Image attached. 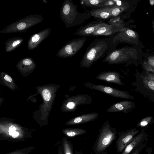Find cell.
Segmentation results:
<instances>
[{
	"label": "cell",
	"instance_id": "27",
	"mask_svg": "<svg viewBox=\"0 0 154 154\" xmlns=\"http://www.w3.org/2000/svg\"><path fill=\"white\" fill-rule=\"evenodd\" d=\"M153 121L152 116L146 117L141 120L137 124V126L140 127H145L151 124Z\"/></svg>",
	"mask_w": 154,
	"mask_h": 154
},
{
	"label": "cell",
	"instance_id": "7",
	"mask_svg": "<svg viewBox=\"0 0 154 154\" xmlns=\"http://www.w3.org/2000/svg\"><path fill=\"white\" fill-rule=\"evenodd\" d=\"M88 88L97 90L108 94L115 98H120L126 99H133L134 97L129 94V92L102 85H94L91 82L84 84Z\"/></svg>",
	"mask_w": 154,
	"mask_h": 154
},
{
	"label": "cell",
	"instance_id": "17",
	"mask_svg": "<svg viewBox=\"0 0 154 154\" xmlns=\"http://www.w3.org/2000/svg\"><path fill=\"white\" fill-rule=\"evenodd\" d=\"M99 114L97 112H92L82 114L76 116L67 122V125H75L92 122L96 119L98 117Z\"/></svg>",
	"mask_w": 154,
	"mask_h": 154
},
{
	"label": "cell",
	"instance_id": "38",
	"mask_svg": "<svg viewBox=\"0 0 154 154\" xmlns=\"http://www.w3.org/2000/svg\"><path fill=\"white\" fill-rule=\"evenodd\" d=\"M146 151L147 152L148 154H152V149L151 148H148L146 150Z\"/></svg>",
	"mask_w": 154,
	"mask_h": 154
},
{
	"label": "cell",
	"instance_id": "18",
	"mask_svg": "<svg viewBox=\"0 0 154 154\" xmlns=\"http://www.w3.org/2000/svg\"><path fill=\"white\" fill-rule=\"evenodd\" d=\"M110 9L111 8H100L91 10L88 12L97 20L103 21L112 17Z\"/></svg>",
	"mask_w": 154,
	"mask_h": 154
},
{
	"label": "cell",
	"instance_id": "31",
	"mask_svg": "<svg viewBox=\"0 0 154 154\" xmlns=\"http://www.w3.org/2000/svg\"><path fill=\"white\" fill-rule=\"evenodd\" d=\"M42 94L45 100L48 101L50 100L51 98V94L48 90L47 89H44L42 91Z\"/></svg>",
	"mask_w": 154,
	"mask_h": 154
},
{
	"label": "cell",
	"instance_id": "37",
	"mask_svg": "<svg viewBox=\"0 0 154 154\" xmlns=\"http://www.w3.org/2000/svg\"><path fill=\"white\" fill-rule=\"evenodd\" d=\"M4 79L8 82H11L12 81V79L8 75H5L4 77Z\"/></svg>",
	"mask_w": 154,
	"mask_h": 154
},
{
	"label": "cell",
	"instance_id": "23",
	"mask_svg": "<svg viewBox=\"0 0 154 154\" xmlns=\"http://www.w3.org/2000/svg\"><path fill=\"white\" fill-rule=\"evenodd\" d=\"M62 147L64 154H74L72 143L65 136L63 137L62 140Z\"/></svg>",
	"mask_w": 154,
	"mask_h": 154
},
{
	"label": "cell",
	"instance_id": "20",
	"mask_svg": "<svg viewBox=\"0 0 154 154\" xmlns=\"http://www.w3.org/2000/svg\"><path fill=\"white\" fill-rule=\"evenodd\" d=\"M129 7L128 2L120 1L118 4L111 8L110 12L112 17L120 16L122 13L127 10Z\"/></svg>",
	"mask_w": 154,
	"mask_h": 154
},
{
	"label": "cell",
	"instance_id": "33",
	"mask_svg": "<svg viewBox=\"0 0 154 154\" xmlns=\"http://www.w3.org/2000/svg\"><path fill=\"white\" fill-rule=\"evenodd\" d=\"M146 61L149 65L154 68V56L148 57L147 60Z\"/></svg>",
	"mask_w": 154,
	"mask_h": 154
},
{
	"label": "cell",
	"instance_id": "29",
	"mask_svg": "<svg viewBox=\"0 0 154 154\" xmlns=\"http://www.w3.org/2000/svg\"><path fill=\"white\" fill-rule=\"evenodd\" d=\"M143 84L147 88L150 90L154 92V82L146 75H145L143 77Z\"/></svg>",
	"mask_w": 154,
	"mask_h": 154
},
{
	"label": "cell",
	"instance_id": "30",
	"mask_svg": "<svg viewBox=\"0 0 154 154\" xmlns=\"http://www.w3.org/2000/svg\"><path fill=\"white\" fill-rule=\"evenodd\" d=\"M147 144L146 143H144L137 146L130 154H140L142 150L146 146Z\"/></svg>",
	"mask_w": 154,
	"mask_h": 154
},
{
	"label": "cell",
	"instance_id": "2",
	"mask_svg": "<svg viewBox=\"0 0 154 154\" xmlns=\"http://www.w3.org/2000/svg\"><path fill=\"white\" fill-rule=\"evenodd\" d=\"M78 7L71 0H65L60 11V17L66 27L80 25L89 19L91 15L88 12L80 13L77 11Z\"/></svg>",
	"mask_w": 154,
	"mask_h": 154
},
{
	"label": "cell",
	"instance_id": "1",
	"mask_svg": "<svg viewBox=\"0 0 154 154\" xmlns=\"http://www.w3.org/2000/svg\"><path fill=\"white\" fill-rule=\"evenodd\" d=\"M114 35L107 38H96L86 50L80 63L81 68H89L95 62L116 49L113 43Z\"/></svg>",
	"mask_w": 154,
	"mask_h": 154
},
{
	"label": "cell",
	"instance_id": "14",
	"mask_svg": "<svg viewBox=\"0 0 154 154\" xmlns=\"http://www.w3.org/2000/svg\"><path fill=\"white\" fill-rule=\"evenodd\" d=\"M96 78L98 80L110 83L115 84L119 85H124L121 79V78H123V77L119 72L116 71L102 72L97 74Z\"/></svg>",
	"mask_w": 154,
	"mask_h": 154
},
{
	"label": "cell",
	"instance_id": "39",
	"mask_svg": "<svg viewBox=\"0 0 154 154\" xmlns=\"http://www.w3.org/2000/svg\"><path fill=\"white\" fill-rule=\"evenodd\" d=\"M75 154H85L83 152L81 151H75Z\"/></svg>",
	"mask_w": 154,
	"mask_h": 154
},
{
	"label": "cell",
	"instance_id": "28",
	"mask_svg": "<svg viewBox=\"0 0 154 154\" xmlns=\"http://www.w3.org/2000/svg\"><path fill=\"white\" fill-rule=\"evenodd\" d=\"M120 1L114 0H106L104 2L99 5L97 8H112L119 3Z\"/></svg>",
	"mask_w": 154,
	"mask_h": 154
},
{
	"label": "cell",
	"instance_id": "22",
	"mask_svg": "<svg viewBox=\"0 0 154 154\" xmlns=\"http://www.w3.org/2000/svg\"><path fill=\"white\" fill-rule=\"evenodd\" d=\"M23 40V38L14 37L8 40L5 43V50L7 52L11 51L20 45Z\"/></svg>",
	"mask_w": 154,
	"mask_h": 154
},
{
	"label": "cell",
	"instance_id": "6",
	"mask_svg": "<svg viewBox=\"0 0 154 154\" xmlns=\"http://www.w3.org/2000/svg\"><path fill=\"white\" fill-rule=\"evenodd\" d=\"M87 39V37H83L70 41L59 51L57 56L63 58L74 56L82 48Z\"/></svg>",
	"mask_w": 154,
	"mask_h": 154
},
{
	"label": "cell",
	"instance_id": "5",
	"mask_svg": "<svg viewBox=\"0 0 154 154\" xmlns=\"http://www.w3.org/2000/svg\"><path fill=\"white\" fill-rule=\"evenodd\" d=\"M32 134L17 128L14 125L9 126L8 128H1L0 131V140H7L12 142L24 141L32 137Z\"/></svg>",
	"mask_w": 154,
	"mask_h": 154
},
{
	"label": "cell",
	"instance_id": "42",
	"mask_svg": "<svg viewBox=\"0 0 154 154\" xmlns=\"http://www.w3.org/2000/svg\"><path fill=\"white\" fill-rule=\"evenodd\" d=\"M152 28L153 29V32L154 33V20H152Z\"/></svg>",
	"mask_w": 154,
	"mask_h": 154
},
{
	"label": "cell",
	"instance_id": "4",
	"mask_svg": "<svg viewBox=\"0 0 154 154\" xmlns=\"http://www.w3.org/2000/svg\"><path fill=\"white\" fill-rule=\"evenodd\" d=\"M118 134L116 128L111 127L108 120L104 122L99 130L93 149L95 154H101L115 140Z\"/></svg>",
	"mask_w": 154,
	"mask_h": 154
},
{
	"label": "cell",
	"instance_id": "15",
	"mask_svg": "<svg viewBox=\"0 0 154 154\" xmlns=\"http://www.w3.org/2000/svg\"><path fill=\"white\" fill-rule=\"evenodd\" d=\"M148 140V135L146 133L144 129H143L126 146L121 154H130L136 146L147 142Z\"/></svg>",
	"mask_w": 154,
	"mask_h": 154
},
{
	"label": "cell",
	"instance_id": "32",
	"mask_svg": "<svg viewBox=\"0 0 154 154\" xmlns=\"http://www.w3.org/2000/svg\"><path fill=\"white\" fill-rule=\"evenodd\" d=\"M143 67L146 71L150 72L154 74V68L149 65L145 61L143 63Z\"/></svg>",
	"mask_w": 154,
	"mask_h": 154
},
{
	"label": "cell",
	"instance_id": "26",
	"mask_svg": "<svg viewBox=\"0 0 154 154\" xmlns=\"http://www.w3.org/2000/svg\"><path fill=\"white\" fill-rule=\"evenodd\" d=\"M35 149L34 147L31 146L16 150L6 154H29Z\"/></svg>",
	"mask_w": 154,
	"mask_h": 154
},
{
	"label": "cell",
	"instance_id": "24",
	"mask_svg": "<svg viewBox=\"0 0 154 154\" xmlns=\"http://www.w3.org/2000/svg\"><path fill=\"white\" fill-rule=\"evenodd\" d=\"M106 0H81L80 3L83 6H86L92 8H97L102 3Z\"/></svg>",
	"mask_w": 154,
	"mask_h": 154
},
{
	"label": "cell",
	"instance_id": "40",
	"mask_svg": "<svg viewBox=\"0 0 154 154\" xmlns=\"http://www.w3.org/2000/svg\"><path fill=\"white\" fill-rule=\"evenodd\" d=\"M90 154H94L92 153H91ZM101 154H108L107 152L106 151H105L103 152L102 153H101Z\"/></svg>",
	"mask_w": 154,
	"mask_h": 154
},
{
	"label": "cell",
	"instance_id": "11",
	"mask_svg": "<svg viewBox=\"0 0 154 154\" xmlns=\"http://www.w3.org/2000/svg\"><path fill=\"white\" fill-rule=\"evenodd\" d=\"M35 17L28 16L17 21L7 27L8 32H15L24 31L30 26L39 23L40 20Z\"/></svg>",
	"mask_w": 154,
	"mask_h": 154
},
{
	"label": "cell",
	"instance_id": "9",
	"mask_svg": "<svg viewBox=\"0 0 154 154\" xmlns=\"http://www.w3.org/2000/svg\"><path fill=\"white\" fill-rule=\"evenodd\" d=\"M139 131L136 128H134L119 132L118 137L116 142L117 152L119 153L122 152Z\"/></svg>",
	"mask_w": 154,
	"mask_h": 154
},
{
	"label": "cell",
	"instance_id": "34",
	"mask_svg": "<svg viewBox=\"0 0 154 154\" xmlns=\"http://www.w3.org/2000/svg\"><path fill=\"white\" fill-rule=\"evenodd\" d=\"M32 63L31 60L29 58H26L23 61V63L26 66L30 65L32 64Z\"/></svg>",
	"mask_w": 154,
	"mask_h": 154
},
{
	"label": "cell",
	"instance_id": "41",
	"mask_svg": "<svg viewBox=\"0 0 154 154\" xmlns=\"http://www.w3.org/2000/svg\"><path fill=\"white\" fill-rule=\"evenodd\" d=\"M150 3L151 5H153L154 4V1L150 0Z\"/></svg>",
	"mask_w": 154,
	"mask_h": 154
},
{
	"label": "cell",
	"instance_id": "8",
	"mask_svg": "<svg viewBox=\"0 0 154 154\" xmlns=\"http://www.w3.org/2000/svg\"><path fill=\"white\" fill-rule=\"evenodd\" d=\"M139 36L136 32L127 28L126 30L114 35L113 43L117 45L126 43L140 46Z\"/></svg>",
	"mask_w": 154,
	"mask_h": 154
},
{
	"label": "cell",
	"instance_id": "21",
	"mask_svg": "<svg viewBox=\"0 0 154 154\" xmlns=\"http://www.w3.org/2000/svg\"><path fill=\"white\" fill-rule=\"evenodd\" d=\"M62 132L67 137L72 138L84 134L86 133L87 131L83 128H71L64 129Z\"/></svg>",
	"mask_w": 154,
	"mask_h": 154
},
{
	"label": "cell",
	"instance_id": "25",
	"mask_svg": "<svg viewBox=\"0 0 154 154\" xmlns=\"http://www.w3.org/2000/svg\"><path fill=\"white\" fill-rule=\"evenodd\" d=\"M109 24L120 27H126L123 21L120 19L119 16L113 17L110 18L109 22Z\"/></svg>",
	"mask_w": 154,
	"mask_h": 154
},
{
	"label": "cell",
	"instance_id": "12",
	"mask_svg": "<svg viewBox=\"0 0 154 154\" xmlns=\"http://www.w3.org/2000/svg\"><path fill=\"white\" fill-rule=\"evenodd\" d=\"M104 23L103 21L98 20L96 21H91L85 25L79 27L74 33L73 35L75 36L82 37L91 36V35Z\"/></svg>",
	"mask_w": 154,
	"mask_h": 154
},
{
	"label": "cell",
	"instance_id": "10",
	"mask_svg": "<svg viewBox=\"0 0 154 154\" xmlns=\"http://www.w3.org/2000/svg\"><path fill=\"white\" fill-rule=\"evenodd\" d=\"M93 101L92 97L88 94H79L69 98L66 104L67 111L74 112L77 106L81 105L90 104Z\"/></svg>",
	"mask_w": 154,
	"mask_h": 154
},
{
	"label": "cell",
	"instance_id": "13",
	"mask_svg": "<svg viewBox=\"0 0 154 154\" xmlns=\"http://www.w3.org/2000/svg\"><path fill=\"white\" fill-rule=\"evenodd\" d=\"M127 28L119 27L104 23L103 24L98 28L91 36L113 35L126 30Z\"/></svg>",
	"mask_w": 154,
	"mask_h": 154
},
{
	"label": "cell",
	"instance_id": "16",
	"mask_svg": "<svg viewBox=\"0 0 154 154\" xmlns=\"http://www.w3.org/2000/svg\"><path fill=\"white\" fill-rule=\"evenodd\" d=\"M134 107L135 104L133 102L124 100L112 104L106 111L108 112H121L127 113Z\"/></svg>",
	"mask_w": 154,
	"mask_h": 154
},
{
	"label": "cell",
	"instance_id": "36",
	"mask_svg": "<svg viewBox=\"0 0 154 154\" xmlns=\"http://www.w3.org/2000/svg\"><path fill=\"white\" fill-rule=\"evenodd\" d=\"M57 154H64L62 148L61 146H59L58 147Z\"/></svg>",
	"mask_w": 154,
	"mask_h": 154
},
{
	"label": "cell",
	"instance_id": "19",
	"mask_svg": "<svg viewBox=\"0 0 154 154\" xmlns=\"http://www.w3.org/2000/svg\"><path fill=\"white\" fill-rule=\"evenodd\" d=\"M45 29L38 34L34 35L29 41L28 47L30 49L35 48L41 42L46 38L49 34L48 30Z\"/></svg>",
	"mask_w": 154,
	"mask_h": 154
},
{
	"label": "cell",
	"instance_id": "3",
	"mask_svg": "<svg viewBox=\"0 0 154 154\" xmlns=\"http://www.w3.org/2000/svg\"><path fill=\"white\" fill-rule=\"evenodd\" d=\"M140 49L138 46H125L116 49L106 56L102 62L107 63L109 65L133 63L140 58L141 53Z\"/></svg>",
	"mask_w": 154,
	"mask_h": 154
},
{
	"label": "cell",
	"instance_id": "35",
	"mask_svg": "<svg viewBox=\"0 0 154 154\" xmlns=\"http://www.w3.org/2000/svg\"><path fill=\"white\" fill-rule=\"evenodd\" d=\"M146 76L154 82V74L152 73L146 71Z\"/></svg>",
	"mask_w": 154,
	"mask_h": 154
}]
</instances>
